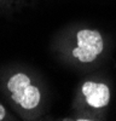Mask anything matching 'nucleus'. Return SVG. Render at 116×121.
I'll return each instance as SVG.
<instances>
[{
    "mask_svg": "<svg viewBox=\"0 0 116 121\" xmlns=\"http://www.w3.org/2000/svg\"><path fill=\"white\" fill-rule=\"evenodd\" d=\"M77 47L73 50V56L80 62L88 63L94 60L103 51V38L97 30L82 29L77 32Z\"/></svg>",
    "mask_w": 116,
    "mask_h": 121,
    "instance_id": "1",
    "label": "nucleus"
},
{
    "mask_svg": "<svg viewBox=\"0 0 116 121\" xmlns=\"http://www.w3.org/2000/svg\"><path fill=\"white\" fill-rule=\"evenodd\" d=\"M29 85H30V79L23 73L15 74L8 80L7 88L11 91L12 99L17 104H19V102H21V99H22L23 95L25 93V91H27Z\"/></svg>",
    "mask_w": 116,
    "mask_h": 121,
    "instance_id": "3",
    "label": "nucleus"
},
{
    "mask_svg": "<svg viewBox=\"0 0 116 121\" xmlns=\"http://www.w3.org/2000/svg\"><path fill=\"white\" fill-rule=\"evenodd\" d=\"M5 117V108L0 104V120H3Z\"/></svg>",
    "mask_w": 116,
    "mask_h": 121,
    "instance_id": "5",
    "label": "nucleus"
},
{
    "mask_svg": "<svg viewBox=\"0 0 116 121\" xmlns=\"http://www.w3.org/2000/svg\"><path fill=\"white\" fill-rule=\"evenodd\" d=\"M82 93L86 97V100L93 108L106 107L110 100L109 87L94 81H86L82 86Z\"/></svg>",
    "mask_w": 116,
    "mask_h": 121,
    "instance_id": "2",
    "label": "nucleus"
},
{
    "mask_svg": "<svg viewBox=\"0 0 116 121\" xmlns=\"http://www.w3.org/2000/svg\"><path fill=\"white\" fill-rule=\"evenodd\" d=\"M40 98H41V95H40L39 88L33 85H29L25 93L23 95V97L21 99V102H19V105L24 109H33L39 104Z\"/></svg>",
    "mask_w": 116,
    "mask_h": 121,
    "instance_id": "4",
    "label": "nucleus"
}]
</instances>
